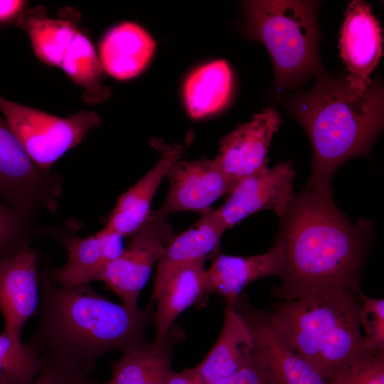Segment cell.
Masks as SVG:
<instances>
[{
    "label": "cell",
    "instance_id": "obj_29",
    "mask_svg": "<svg viewBox=\"0 0 384 384\" xmlns=\"http://www.w3.org/2000/svg\"><path fill=\"white\" fill-rule=\"evenodd\" d=\"M26 213L0 201V255L27 244Z\"/></svg>",
    "mask_w": 384,
    "mask_h": 384
},
{
    "label": "cell",
    "instance_id": "obj_8",
    "mask_svg": "<svg viewBox=\"0 0 384 384\" xmlns=\"http://www.w3.org/2000/svg\"><path fill=\"white\" fill-rule=\"evenodd\" d=\"M60 186V180L38 168L0 116V196L25 213L38 207L54 210Z\"/></svg>",
    "mask_w": 384,
    "mask_h": 384
},
{
    "label": "cell",
    "instance_id": "obj_28",
    "mask_svg": "<svg viewBox=\"0 0 384 384\" xmlns=\"http://www.w3.org/2000/svg\"><path fill=\"white\" fill-rule=\"evenodd\" d=\"M331 384H384V352L367 353L358 361L338 372Z\"/></svg>",
    "mask_w": 384,
    "mask_h": 384
},
{
    "label": "cell",
    "instance_id": "obj_12",
    "mask_svg": "<svg viewBox=\"0 0 384 384\" xmlns=\"http://www.w3.org/2000/svg\"><path fill=\"white\" fill-rule=\"evenodd\" d=\"M39 293L36 250L26 245L0 255V312L5 330L21 336L25 324L38 312Z\"/></svg>",
    "mask_w": 384,
    "mask_h": 384
},
{
    "label": "cell",
    "instance_id": "obj_1",
    "mask_svg": "<svg viewBox=\"0 0 384 384\" xmlns=\"http://www.w3.org/2000/svg\"><path fill=\"white\" fill-rule=\"evenodd\" d=\"M279 219L274 242L282 250L280 285L274 297L290 301L311 294L361 289L375 225L353 223L336 206L331 186H306Z\"/></svg>",
    "mask_w": 384,
    "mask_h": 384
},
{
    "label": "cell",
    "instance_id": "obj_9",
    "mask_svg": "<svg viewBox=\"0 0 384 384\" xmlns=\"http://www.w3.org/2000/svg\"><path fill=\"white\" fill-rule=\"evenodd\" d=\"M294 174L291 161H282L241 178L225 202L216 209L226 228L263 210H272L280 218L294 194Z\"/></svg>",
    "mask_w": 384,
    "mask_h": 384
},
{
    "label": "cell",
    "instance_id": "obj_16",
    "mask_svg": "<svg viewBox=\"0 0 384 384\" xmlns=\"http://www.w3.org/2000/svg\"><path fill=\"white\" fill-rule=\"evenodd\" d=\"M205 271L206 294L223 297L233 303L242 289L252 282L267 276H280L283 257L279 245H274L265 253L239 257L218 253Z\"/></svg>",
    "mask_w": 384,
    "mask_h": 384
},
{
    "label": "cell",
    "instance_id": "obj_20",
    "mask_svg": "<svg viewBox=\"0 0 384 384\" xmlns=\"http://www.w3.org/2000/svg\"><path fill=\"white\" fill-rule=\"evenodd\" d=\"M205 262L201 260L181 266L165 281L155 299L157 302L153 316L155 344H161L168 338L172 324L181 312L207 295Z\"/></svg>",
    "mask_w": 384,
    "mask_h": 384
},
{
    "label": "cell",
    "instance_id": "obj_2",
    "mask_svg": "<svg viewBox=\"0 0 384 384\" xmlns=\"http://www.w3.org/2000/svg\"><path fill=\"white\" fill-rule=\"evenodd\" d=\"M151 308L128 309L89 284L60 287L47 269L40 272L38 324L28 342L43 358L92 369L104 353H124L145 341Z\"/></svg>",
    "mask_w": 384,
    "mask_h": 384
},
{
    "label": "cell",
    "instance_id": "obj_17",
    "mask_svg": "<svg viewBox=\"0 0 384 384\" xmlns=\"http://www.w3.org/2000/svg\"><path fill=\"white\" fill-rule=\"evenodd\" d=\"M255 351V340L247 322L234 303H226L218 338L193 368L205 384H215L245 366Z\"/></svg>",
    "mask_w": 384,
    "mask_h": 384
},
{
    "label": "cell",
    "instance_id": "obj_10",
    "mask_svg": "<svg viewBox=\"0 0 384 384\" xmlns=\"http://www.w3.org/2000/svg\"><path fill=\"white\" fill-rule=\"evenodd\" d=\"M169 190L163 205L152 213L163 219L174 213L203 212L229 194L240 180L225 174L214 159L178 160L166 176Z\"/></svg>",
    "mask_w": 384,
    "mask_h": 384
},
{
    "label": "cell",
    "instance_id": "obj_11",
    "mask_svg": "<svg viewBox=\"0 0 384 384\" xmlns=\"http://www.w3.org/2000/svg\"><path fill=\"white\" fill-rule=\"evenodd\" d=\"M339 49L348 71L345 80L349 87L366 90L373 82L370 74L383 54L381 27L367 2L353 0L348 4L340 31Z\"/></svg>",
    "mask_w": 384,
    "mask_h": 384
},
{
    "label": "cell",
    "instance_id": "obj_24",
    "mask_svg": "<svg viewBox=\"0 0 384 384\" xmlns=\"http://www.w3.org/2000/svg\"><path fill=\"white\" fill-rule=\"evenodd\" d=\"M62 242L68 251V260L61 267L50 270L55 283L62 287H73L98 280L107 264L102 231L85 238L65 235Z\"/></svg>",
    "mask_w": 384,
    "mask_h": 384
},
{
    "label": "cell",
    "instance_id": "obj_22",
    "mask_svg": "<svg viewBox=\"0 0 384 384\" xmlns=\"http://www.w3.org/2000/svg\"><path fill=\"white\" fill-rule=\"evenodd\" d=\"M171 339L161 344L144 341L110 362L114 384H166L173 370Z\"/></svg>",
    "mask_w": 384,
    "mask_h": 384
},
{
    "label": "cell",
    "instance_id": "obj_15",
    "mask_svg": "<svg viewBox=\"0 0 384 384\" xmlns=\"http://www.w3.org/2000/svg\"><path fill=\"white\" fill-rule=\"evenodd\" d=\"M227 230L218 211L202 212L198 221L183 233L171 238L156 263L153 292L155 300L165 281L177 268L197 261L213 258L220 252V242Z\"/></svg>",
    "mask_w": 384,
    "mask_h": 384
},
{
    "label": "cell",
    "instance_id": "obj_18",
    "mask_svg": "<svg viewBox=\"0 0 384 384\" xmlns=\"http://www.w3.org/2000/svg\"><path fill=\"white\" fill-rule=\"evenodd\" d=\"M161 156L156 164L134 186L123 193L104 228L123 237L132 235L147 220L151 203L164 177L182 154L180 145L158 144Z\"/></svg>",
    "mask_w": 384,
    "mask_h": 384
},
{
    "label": "cell",
    "instance_id": "obj_34",
    "mask_svg": "<svg viewBox=\"0 0 384 384\" xmlns=\"http://www.w3.org/2000/svg\"><path fill=\"white\" fill-rule=\"evenodd\" d=\"M94 384H114L110 380L107 382H102V383H94Z\"/></svg>",
    "mask_w": 384,
    "mask_h": 384
},
{
    "label": "cell",
    "instance_id": "obj_6",
    "mask_svg": "<svg viewBox=\"0 0 384 384\" xmlns=\"http://www.w3.org/2000/svg\"><path fill=\"white\" fill-rule=\"evenodd\" d=\"M0 111L29 157L46 174L68 151L100 124L94 112L60 117L0 95Z\"/></svg>",
    "mask_w": 384,
    "mask_h": 384
},
{
    "label": "cell",
    "instance_id": "obj_33",
    "mask_svg": "<svg viewBox=\"0 0 384 384\" xmlns=\"http://www.w3.org/2000/svg\"><path fill=\"white\" fill-rule=\"evenodd\" d=\"M166 384H205L194 368L181 371L172 370Z\"/></svg>",
    "mask_w": 384,
    "mask_h": 384
},
{
    "label": "cell",
    "instance_id": "obj_7",
    "mask_svg": "<svg viewBox=\"0 0 384 384\" xmlns=\"http://www.w3.org/2000/svg\"><path fill=\"white\" fill-rule=\"evenodd\" d=\"M130 237L123 252L105 265L98 280L105 282L124 306L137 310L139 294L174 233L166 219L151 210L146 223Z\"/></svg>",
    "mask_w": 384,
    "mask_h": 384
},
{
    "label": "cell",
    "instance_id": "obj_19",
    "mask_svg": "<svg viewBox=\"0 0 384 384\" xmlns=\"http://www.w3.org/2000/svg\"><path fill=\"white\" fill-rule=\"evenodd\" d=\"M156 47L151 35L139 25L125 21L111 28L99 45L102 68L124 80L138 75L149 62Z\"/></svg>",
    "mask_w": 384,
    "mask_h": 384
},
{
    "label": "cell",
    "instance_id": "obj_25",
    "mask_svg": "<svg viewBox=\"0 0 384 384\" xmlns=\"http://www.w3.org/2000/svg\"><path fill=\"white\" fill-rule=\"evenodd\" d=\"M60 68L83 88V100L98 104L110 95L109 87L102 83V68L90 40L80 31L69 46Z\"/></svg>",
    "mask_w": 384,
    "mask_h": 384
},
{
    "label": "cell",
    "instance_id": "obj_13",
    "mask_svg": "<svg viewBox=\"0 0 384 384\" xmlns=\"http://www.w3.org/2000/svg\"><path fill=\"white\" fill-rule=\"evenodd\" d=\"M282 123L275 110H262L220 139L214 160L225 174L237 180L254 174L268 165L269 146Z\"/></svg>",
    "mask_w": 384,
    "mask_h": 384
},
{
    "label": "cell",
    "instance_id": "obj_14",
    "mask_svg": "<svg viewBox=\"0 0 384 384\" xmlns=\"http://www.w3.org/2000/svg\"><path fill=\"white\" fill-rule=\"evenodd\" d=\"M247 322L255 347L266 363L276 384H331L306 361L291 351L256 310L239 297L234 302Z\"/></svg>",
    "mask_w": 384,
    "mask_h": 384
},
{
    "label": "cell",
    "instance_id": "obj_32",
    "mask_svg": "<svg viewBox=\"0 0 384 384\" xmlns=\"http://www.w3.org/2000/svg\"><path fill=\"white\" fill-rule=\"evenodd\" d=\"M26 5L22 0L0 1V23L9 22L21 14Z\"/></svg>",
    "mask_w": 384,
    "mask_h": 384
},
{
    "label": "cell",
    "instance_id": "obj_21",
    "mask_svg": "<svg viewBox=\"0 0 384 384\" xmlns=\"http://www.w3.org/2000/svg\"><path fill=\"white\" fill-rule=\"evenodd\" d=\"M76 18H52L46 9L34 7L23 11L18 18V26L31 40L36 55L49 66L60 67L65 53L79 31Z\"/></svg>",
    "mask_w": 384,
    "mask_h": 384
},
{
    "label": "cell",
    "instance_id": "obj_31",
    "mask_svg": "<svg viewBox=\"0 0 384 384\" xmlns=\"http://www.w3.org/2000/svg\"><path fill=\"white\" fill-rule=\"evenodd\" d=\"M215 384H276L271 373L255 347L250 361L234 374Z\"/></svg>",
    "mask_w": 384,
    "mask_h": 384
},
{
    "label": "cell",
    "instance_id": "obj_26",
    "mask_svg": "<svg viewBox=\"0 0 384 384\" xmlns=\"http://www.w3.org/2000/svg\"><path fill=\"white\" fill-rule=\"evenodd\" d=\"M43 364L32 344L5 329L0 333V384H30Z\"/></svg>",
    "mask_w": 384,
    "mask_h": 384
},
{
    "label": "cell",
    "instance_id": "obj_27",
    "mask_svg": "<svg viewBox=\"0 0 384 384\" xmlns=\"http://www.w3.org/2000/svg\"><path fill=\"white\" fill-rule=\"evenodd\" d=\"M361 326L364 328V344L369 352H384V299L359 292Z\"/></svg>",
    "mask_w": 384,
    "mask_h": 384
},
{
    "label": "cell",
    "instance_id": "obj_30",
    "mask_svg": "<svg viewBox=\"0 0 384 384\" xmlns=\"http://www.w3.org/2000/svg\"><path fill=\"white\" fill-rule=\"evenodd\" d=\"M44 364L30 384H94L90 379L92 370L43 358Z\"/></svg>",
    "mask_w": 384,
    "mask_h": 384
},
{
    "label": "cell",
    "instance_id": "obj_4",
    "mask_svg": "<svg viewBox=\"0 0 384 384\" xmlns=\"http://www.w3.org/2000/svg\"><path fill=\"white\" fill-rule=\"evenodd\" d=\"M360 291L311 294L261 312L279 338L330 381L368 352L361 331Z\"/></svg>",
    "mask_w": 384,
    "mask_h": 384
},
{
    "label": "cell",
    "instance_id": "obj_23",
    "mask_svg": "<svg viewBox=\"0 0 384 384\" xmlns=\"http://www.w3.org/2000/svg\"><path fill=\"white\" fill-rule=\"evenodd\" d=\"M232 89L233 74L225 60L199 67L188 77L183 87L188 114L199 119L217 112L228 103Z\"/></svg>",
    "mask_w": 384,
    "mask_h": 384
},
{
    "label": "cell",
    "instance_id": "obj_5",
    "mask_svg": "<svg viewBox=\"0 0 384 384\" xmlns=\"http://www.w3.org/2000/svg\"><path fill=\"white\" fill-rule=\"evenodd\" d=\"M317 1H249L244 4L251 36L263 43L274 67V84L294 88L323 74L318 48Z\"/></svg>",
    "mask_w": 384,
    "mask_h": 384
},
{
    "label": "cell",
    "instance_id": "obj_3",
    "mask_svg": "<svg viewBox=\"0 0 384 384\" xmlns=\"http://www.w3.org/2000/svg\"><path fill=\"white\" fill-rule=\"evenodd\" d=\"M305 131L312 150L306 186H331L335 172L348 160L369 156L383 127L384 92L380 82L364 90L344 78L323 74L309 90L285 100Z\"/></svg>",
    "mask_w": 384,
    "mask_h": 384
}]
</instances>
